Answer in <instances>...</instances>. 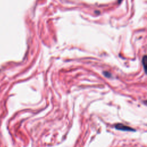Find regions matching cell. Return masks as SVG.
I'll list each match as a JSON object with an SVG mask.
<instances>
[{"label":"cell","instance_id":"2","mask_svg":"<svg viewBox=\"0 0 147 147\" xmlns=\"http://www.w3.org/2000/svg\"><path fill=\"white\" fill-rule=\"evenodd\" d=\"M142 64H143V66H144V71L146 72V63H147V58H146V56L145 55L143 58H142Z\"/></svg>","mask_w":147,"mask_h":147},{"label":"cell","instance_id":"4","mask_svg":"<svg viewBox=\"0 0 147 147\" xmlns=\"http://www.w3.org/2000/svg\"><path fill=\"white\" fill-rule=\"evenodd\" d=\"M121 1H122V0H118V2H121Z\"/></svg>","mask_w":147,"mask_h":147},{"label":"cell","instance_id":"3","mask_svg":"<svg viewBox=\"0 0 147 147\" xmlns=\"http://www.w3.org/2000/svg\"><path fill=\"white\" fill-rule=\"evenodd\" d=\"M103 75H105V76L107 77V78H110L111 76V74L109 72H107V71H104L103 72Z\"/></svg>","mask_w":147,"mask_h":147},{"label":"cell","instance_id":"1","mask_svg":"<svg viewBox=\"0 0 147 147\" xmlns=\"http://www.w3.org/2000/svg\"><path fill=\"white\" fill-rule=\"evenodd\" d=\"M114 127L117 130H123V131H134L135 129L127 126L126 125H125L122 123H117L114 125Z\"/></svg>","mask_w":147,"mask_h":147}]
</instances>
